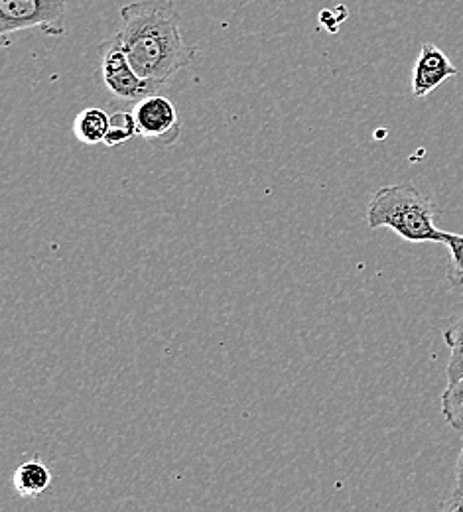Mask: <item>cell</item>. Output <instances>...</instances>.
Instances as JSON below:
<instances>
[{
  "mask_svg": "<svg viewBox=\"0 0 463 512\" xmlns=\"http://www.w3.org/2000/svg\"><path fill=\"white\" fill-rule=\"evenodd\" d=\"M117 36L136 73L156 91L198 58V50L186 46L182 38L180 14L172 0H140L123 6Z\"/></svg>",
  "mask_w": 463,
  "mask_h": 512,
  "instance_id": "obj_1",
  "label": "cell"
},
{
  "mask_svg": "<svg viewBox=\"0 0 463 512\" xmlns=\"http://www.w3.org/2000/svg\"><path fill=\"white\" fill-rule=\"evenodd\" d=\"M434 201L412 184L383 186L367 205L369 229H391L408 243H444V233L436 227Z\"/></svg>",
  "mask_w": 463,
  "mask_h": 512,
  "instance_id": "obj_2",
  "label": "cell"
},
{
  "mask_svg": "<svg viewBox=\"0 0 463 512\" xmlns=\"http://www.w3.org/2000/svg\"><path fill=\"white\" fill-rule=\"evenodd\" d=\"M67 0H0V34L42 28L48 36H66Z\"/></svg>",
  "mask_w": 463,
  "mask_h": 512,
  "instance_id": "obj_3",
  "label": "cell"
},
{
  "mask_svg": "<svg viewBox=\"0 0 463 512\" xmlns=\"http://www.w3.org/2000/svg\"><path fill=\"white\" fill-rule=\"evenodd\" d=\"M99 58H101L103 83L115 99H121L127 103H138L158 93L146 79H142L136 73L119 36L99 46Z\"/></svg>",
  "mask_w": 463,
  "mask_h": 512,
  "instance_id": "obj_4",
  "label": "cell"
},
{
  "mask_svg": "<svg viewBox=\"0 0 463 512\" xmlns=\"http://www.w3.org/2000/svg\"><path fill=\"white\" fill-rule=\"evenodd\" d=\"M133 115L138 136L146 138L152 146L170 148L182 136L176 107L158 93L134 103Z\"/></svg>",
  "mask_w": 463,
  "mask_h": 512,
  "instance_id": "obj_5",
  "label": "cell"
},
{
  "mask_svg": "<svg viewBox=\"0 0 463 512\" xmlns=\"http://www.w3.org/2000/svg\"><path fill=\"white\" fill-rule=\"evenodd\" d=\"M456 75H460V71L446 56V52L436 44L428 42L420 48L418 60L412 69V95L416 99L428 97L432 91H436L440 85Z\"/></svg>",
  "mask_w": 463,
  "mask_h": 512,
  "instance_id": "obj_6",
  "label": "cell"
},
{
  "mask_svg": "<svg viewBox=\"0 0 463 512\" xmlns=\"http://www.w3.org/2000/svg\"><path fill=\"white\" fill-rule=\"evenodd\" d=\"M12 485L16 495L24 499H36L44 495L52 485V471L40 459H32L22 463L12 477Z\"/></svg>",
  "mask_w": 463,
  "mask_h": 512,
  "instance_id": "obj_7",
  "label": "cell"
},
{
  "mask_svg": "<svg viewBox=\"0 0 463 512\" xmlns=\"http://www.w3.org/2000/svg\"><path fill=\"white\" fill-rule=\"evenodd\" d=\"M109 125H111V117L103 109L89 107V109H83L75 117L73 134L79 142H83L87 146H95V144L105 142Z\"/></svg>",
  "mask_w": 463,
  "mask_h": 512,
  "instance_id": "obj_8",
  "label": "cell"
},
{
  "mask_svg": "<svg viewBox=\"0 0 463 512\" xmlns=\"http://www.w3.org/2000/svg\"><path fill=\"white\" fill-rule=\"evenodd\" d=\"M444 341L450 347V361H448L446 377H448V384L456 383L463 379V318L454 321L444 331Z\"/></svg>",
  "mask_w": 463,
  "mask_h": 512,
  "instance_id": "obj_9",
  "label": "cell"
},
{
  "mask_svg": "<svg viewBox=\"0 0 463 512\" xmlns=\"http://www.w3.org/2000/svg\"><path fill=\"white\" fill-rule=\"evenodd\" d=\"M442 414L454 430L463 428V379L450 383L442 392Z\"/></svg>",
  "mask_w": 463,
  "mask_h": 512,
  "instance_id": "obj_10",
  "label": "cell"
},
{
  "mask_svg": "<svg viewBox=\"0 0 463 512\" xmlns=\"http://www.w3.org/2000/svg\"><path fill=\"white\" fill-rule=\"evenodd\" d=\"M136 134H138V130H136L133 113L119 111V113L111 115V125H109V132H107V138L103 144H107L109 148L123 146V144L131 142Z\"/></svg>",
  "mask_w": 463,
  "mask_h": 512,
  "instance_id": "obj_11",
  "label": "cell"
},
{
  "mask_svg": "<svg viewBox=\"0 0 463 512\" xmlns=\"http://www.w3.org/2000/svg\"><path fill=\"white\" fill-rule=\"evenodd\" d=\"M444 245L450 249L452 266L448 272V280L456 286L463 284V235L458 233H444Z\"/></svg>",
  "mask_w": 463,
  "mask_h": 512,
  "instance_id": "obj_12",
  "label": "cell"
},
{
  "mask_svg": "<svg viewBox=\"0 0 463 512\" xmlns=\"http://www.w3.org/2000/svg\"><path fill=\"white\" fill-rule=\"evenodd\" d=\"M440 512H463V495L454 493L448 501L442 503V509Z\"/></svg>",
  "mask_w": 463,
  "mask_h": 512,
  "instance_id": "obj_13",
  "label": "cell"
},
{
  "mask_svg": "<svg viewBox=\"0 0 463 512\" xmlns=\"http://www.w3.org/2000/svg\"><path fill=\"white\" fill-rule=\"evenodd\" d=\"M462 434V451L458 457V465H456V493L463 495V428L460 430Z\"/></svg>",
  "mask_w": 463,
  "mask_h": 512,
  "instance_id": "obj_14",
  "label": "cell"
}]
</instances>
